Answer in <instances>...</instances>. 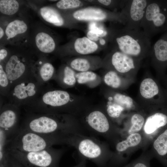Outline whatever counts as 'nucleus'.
I'll return each instance as SVG.
<instances>
[{"mask_svg":"<svg viewBox=\"0 0 167 167\" xmlns=\"http://www.w3.org/2000/svg\"><path fill=\"white\" fill-rule=\"evenodd\" d=\"M35 87V85L32 83H22L15 87L14 95L20 100L33 96L36 93Z\"/></svg>","mask_w":167,"mask_h":167,"instance_id":"21","label":"nucleus"},{"mask_svg":"<svg viewBox=\"0 0 167 167\" xmlns=\"http://www.w3.org/2000/svg\"><path fill=\"white\" fill-rule=\"evenodd\" d=\"M167 125V114L162 112H158L147 118L144 125V130L146 134H150Z\"/></svg>","mask_w":167,"mask_h":167,"instance_id":"15","label":"nucleus"},{"mask_svg":"<svg viewBox=\"0 0 167 167\" xmlns=\"http://www.w3.org/2000/svg\"><path fill=\"white\" fill-rule=\"evenodd\" d=\"M63 138L62 144L74 147L78 153L86 158L100 159L105 156L107 153L106 148L101 141L81 130H74Z\"/></svg>","mask_w":167,"mask_h":167,"instance_id":"4","label":"nucleus"},{"mask_svg":"<svg viewBox=\"0 0 167 167\" xmlns=\"http://www.w3.org/2000/svg\"><path fill=\"white\" fill-rule=\"evenodd\" d=\"M132 125L128 131L130 134L135 133L142 128L144 122V118L139 114L133 115L131 118Z\"/></svg>","mask_w":167,"mask_h":167,"instance_id":"28","label":"nucleus"},{"mask_svg":"<svg viewBox=\"0 0 167 167\" xmlns=\"http://www.w3.org/2000/svg\"><path fill=\"white\" fill-rule=\"evenodd\" d=\"M15 167H19V166Z\"/></svg>","mask_w":167,"mask_h":167,"instance_id":"43","label":"nucleus"},{"mask_svg":"<svg viewBox=\"0 0 167 167\" xmlns=\"http://www.w3.org/2000/svg\"><path fill=\"white\" fill-rule=\"evenodd\" d=\"M89 28L90 31L97 34L99 37L105 36L107 34V32L106 31L98 28L96 26V24L94 23H92L90 24Z\"/></svg>","mask_w":167,"mask_h":167,"instance_id":"35","label":"nucleus"},{"mask_svg":"<svg viewBox=\"0 0 167 167\" xmlns=\"http://www.w3.org/2000/svg\"><path fill=\"white\" fill-rule=\"evenodd\" d=\"M140 28L149 38L167 31L166 0H149Z\"/></svg>","mask_w":167,"mask_h":167,"instance_id":"5","label":"nucleus"},{"mask_svg":"<svg viewBox=\"0 0 167 167\" xmlns=\"http://www.w3.org/2000/svg\"><path fill=\"white\" fill-rule=\"evenodd\" d=\"M80 127L84 132L91 136L105 137L110 131V125L103 112L94 110L87 115L85 123Z\"/></svg>","mask_w":167,"mask_h":167,"instance_id":"8","label":"nucleus"},{"mask_svg":"<svg viewBox=\"0 0 167 167\" xmlns=\"http://www.w3.org/2000/svg\"><path fill=\"white\" fill-rule=\"evenodd\" d=\"M9 79L6 72L3 67L0 65V85L3 87H6L8 84Z\"/></svg>","mask_w":167,"mask_h":167,"instance_id":"34","label":"nucleus"},{"mask_svg":"<svg viewBox=\"0 0 167 167\" xmlns=\"http://www.w3.org/2000/svg\"><path fill=\"white\" fill-rule=\"evenodd\" d=\"M74 71L69 66H66L64 69L63 81L66 84L72 86L76 83V77Z\"/></svg>","mask_w":167,"mask_h":167,"instance_id":"32","label":"nucleus"},{"mask_svg":"<svg viewBox=\"0 0 167 167\" xmlns=\"http://www.w3.org/2000/svg\"><path fill=\"white\" fill-rule=\"evenodd\" d=\"M153 145L158 155L163 158L165 157V164H166L165 157L167 155V128L159 135L154 141Z\"/></svg>","mask_w":167,"mask_h":167,"instance_id":"23","label":"nucleus"},{"mask_svg":"<svg viewBox=\"0 0 167 167\" xmlns=\"http://www.w3.org/2000/svg\"><path fill=\"white\" fill-rule=\"evenodd\" d=\"M27 29V25L24 21L16 19L7 25L5 29V33L8 38H12L18 35L25 33Z\"/></svg>","mask_w":167,"mask_h":167,"instance_id":"20","label":"nucleus"},{"mask_svg":"<svg viewBox=\"0 0 167 167\" xmlns=\"http://www.w3.org/2000/svg\"><path fill=\"white\" fill-rule=\"evenodd\" d=\"M149 0H126L122 13L124 15L126 22L124 28L138 30L144 17Z\"/></svg>","mask_w":167,"mask_h":167,"instance_id":"7","label":"nucleus"},{"mask_svg":"<svg viewBox=\"0 0 167 167\" xmlns=\"http://www.w3.org/2000/svg\"><path fill=\"white\" fill-rule=\"evenodd\" d=\"M97 45L86 37L79 38L75 40L74 48L78 53L87 54L93 53L97 49Z\"/></svg>","mask_w":167,"mask_h":167,"instance_id":"18","label":"nucleus"},{"mask_svg":"<svg viewBox=\"0 0 167 167\" xmlns=\"http://www.w3.org/2000/svg\"><path fill=\"white\" fill-rule=\"evenodd\" d=\"M75 77L79 84H83L95 80L97 75L95 73L88 71L78 73L76 74Z\"/></svg>","mask_w":167,"mask_h":167,"instance_id":"30","label":"nucleus"},{"mask_svg":"<svg viewBox=\"0 0 167 167\" xmlns=\"http://www.w3.org/2000/svg\"><path fill=\"white\" fill-rule=\"evenodd\" d=\"M104 81L107 85L115 88H119L122 83L119 76L115 72L113 71H109L105 75Z\"/></svg>","mask_w":167,"mask_h":167,"instance_id":"25","label":"nucleus"},{"mask_svg":"<svg viewBox=\"0 0 167 167\" xmlns=\"http://www.w3.org/2000/svg\"><path fill=\"white\" fill-rule=\"evenodd\" d=\"M117 33L114 40L119 51L137 59L150 54V38L142 29L131 30L124 28Z\"/></svg>","mask_w":167,"mask_h":167,"instance_id":"1","label":"nucleus"},{"mask_svg":"<svg viewBox=\"0 0 167 167\" xmlns=\"http://www.w3.org/2000/svg\"><path fill=\"white\" fill-rule=\"evenodd\" d=\"M108 16L105 11L99 8L92 7L78 10L73 14L74 18L79 20H103L106 19Z\"/></svg>","mask_w":167,"mask_h":167,"instance_id":"14","label":"nucleus"},{"mask_svg":"<svg viewBox=\"0 0 167 167\" xmlns=\"http://www.w3.org/2000/svg\"><path fill=\"white\" fill-rule=\"evenodd\" d=\"M57 142L54 138L19 128L16 134L8 142L5 150L37 152L58 144Z\"/></svg>","mask_w":167,"mask_h":167,"instance_id":"3","label":"nucleus"},{"mask_svg":"<svg viewBox=\"0 0 167 167\" xmlns=\"http://www.w3.org/2000/svg\"><path fill=\"white\" fill-rule=\"evenodd\" d=\"M4 34V32L3 29L0 27V38L1 39L3 36Z\"/></svg>","mask_w":167,"mask_h":167,"instance_id":"40","label":"nucleus"},{"mask_svg":"<svg viewBox=\"0 0 167 167\" xmlns=\"http://www.w3.org/2000/svg\"><path fill=\"white\" fill-rule=\"evenodd\" d=\"M70 65L73 69L81 72L88 71L90 67L89 61L81 58L74 59L71 62Z\"/></svg>","mask_w":167,"mask_h":167,"instance_id":"27","label":"nucleus"},{"mask_svg":"<svg viewBox=\"0 0 167 167\" xmlns=\"http://www.w3.org/2000/svg\"><path fill=\"white\" fill-rule=\"evenodd\" d=\"M98 2L104 6H109L112 3V1L111 0H99Z\"/></svg>","mask_w":167,"mask_h":167,"instance_id":"39","label":"nucleus"},{"mask_svg":"<svg viewBox=\"0 0 167 167\" xmlns=\"http://www.w3.org/2000/svg\"><path fill=\"white\" fill-rule=\"evenodd\" d=\"M141 137L138 133L131 134L126 139L118 143L116 146L117 151L121 152L126 150L128 148L137 146L140 142Z\"/></svg>","mask_w":167,"mask_h":167,"instance_id":"22","label":"nucleus"},{"mask_svg":"<svg viewBox=\"0 0 167 167\" xmlns=\"http://www.w3.org/2000/svg\"><path fill=\"white\" fill-rule=\"evenodd\" d=\"M130 167H131V166ZM131 167H148V166L144 162H139L133 165Z\"/></svg>","mask_w":167,"mask_h":167,"instance_id":"38","label":"nucleus"},{"mask_svg":"<svg viewBox=\"0 0 167 167\" xmlns=\"http://www.w3.org/2000/svg\"><path fill=\"white\" fill-rule=\"evenodd\" d=\"M26 66L22 60L18 56H11L6 63L5 72L9 80L15 81L24 73Z\"/></svg>","mask_w":167,"mask_h":167,"instance_id":"12","label":"nucleus"},{"mask_svg":"<svg viewBox=\"0 0 167 167\" xmlns=\"http://www.w3.org/2000/svg\"><path fill=\"white\" fill-rule=\"evenodd\" d=\"M140 91L141 96L146 99H150L158 94L159 92V87L152 79H144L140 86Z\"/></svg>","mask_w":167,"mask_h":167,"instance_id":"19","label":"nucleus"},{"mask_svg":"<svg viewBox=\"0 0 167 167\" xmlns=\"http://www.w3.org/2000/svg\"><path fill=\"white\" fill-rule=\"evenodd\" d=\"M70 96L66 92L54 90L45 93L42 97L43 102L49 106L55 108L65 105L69 102Z\"/></svg>","mask_w":167,"mask_h":167,"instance_id":"13","label":"nucleus"},{"mask_svg":"<svg viewBox=\"0 0 167 167\" xmlns=\"http://www.w3.org/2000/svg\"><path fill=\"white\" fill-rule=\"evenodd\" d=\"M35 42L38 49L43 53H51L55 48V43L53 38L45 32H41L37 34Z\"/></svg>","mask_w":167,"mask_h":167,"instance_id":"16","label":"nucleus"},{"mask_svg":"<svg viewBox=\"0 0 167 167\" xmlns=\"http://www.w3.org/2000/svg\"><path fill=\"white\" fill-rule=\"evenodd\" d=\"M54 68L52 65L49 62L44 63L40 70V76L44 81H47L50 79L54 74Z\"/></svg>","mask_w":167,"mask_h":167,"instance_id":"29","label":"nucleus"},{"mask_svg":"<svg viewBox=\"0 0 167 167\" xmlns=\"http://www.w3.org/2000/svg\"><path fill=\"white\" fill-rule=\"evenodd\" d=\"M81 2L78 0H61L56 3L57 6L61 9H67L79 7Z\"/></svg>","mask_w":167,"mask_h":167,"instance_id":"33","label":"nucleus"},{"mask_svg":"<svg viewBox=\"0 0 167 167\" xmlns=\"http://www.w3.org/2000/svg\"><path fill=\"white\" fill-rule=\"evenodd\" d=\"M56 139L71 131L80 129L78 124L69 120H60L51 115L37 116L28 120L20 127Z\"/></svg>","mask_w":167,"mask_h":167,"instance_id":"2","label":"nucleus"},{"mask_svg":"<svg viewBox=\"0 0 167 167\" xmlns=\"http://www.w3.org/2000/svg\"><path fill=\"white\" fill-rule=\"evenodd\" d=\"M137 59L118 51L113 54L111 62L117 71L124 73L136 69L137 66Z\"/></svg>","mask_w":167,"mask_h":167,"instance_id":"11","label":"nucleus"},{"mask_svg":"<svg viewBox=\"0 0 167 167\" xmlns=\"http://www.w3.org/2000/svg\"><path fill=\"white\" fill-rule=\"evenodd\" d=\"M151 54L157 66L162 71L167 66V31L151 47Z\"/></svg>","mask_w":167,"mask_h":167,"instance_id":"10","label":"nucleus"},{"mask_svg":"<svg viewBox=\"0 0 167 167\" xmlns=\"http://www.w3.org/2000/svg\"><path fill=\"white\" fill-rule=\"evenodd\" d=\"M87 36L88 38L92 41L98 40L99 37L98 35L90 30L88 32Z\"/></svg>","mask_w":167,"mask_h":167,"instance_id":"36","label":"nucleus"},{"mask_svg":"<svg viewBox=\"0 0 167 167\" xmlns=\"http://www.w3.org/2000/svg\"><path fill=\"white\" fill-rule=\"evenodd\" d=\"M100 44L102 45H104L105 43V41L103 39H101L100 40Z\"/></svg>","mask_w":167,"mask_h":167,"instance_id":"41","label":"nucleus"},{"mask_svg":"<svg viewBox=\"0 0 167 167\" xmlns=\"http://www.w3.org/2000/svg\"><path fill=\"white\" fill-rule=\"evenodd\" d=\"M63 149H56L52 147L41 151L23 152L15 150L6 149L20 162L32 167H50L55 160L63 153Z\"/></svg>","mask_w":167,"mask_h":167,"instance_id":"6","label":"nucleus"},{"mask_svg":"<svg viewBox=\"0 0 167 167\" xmlns=\"http://www.w3.org/2000/svg\"><path fill=\"white\" fill-rule=\"evenodd\" d=\"M113 102L122 106L125 110L131 109L133 105V101L131 97L120 93L115 95Z\"/></svg>","mask_w":167,"mask_h":167,"instance_id":"26","label":"nucleus"},{"mask_svg":"<svg viewBox=\"0 0 167 167\" xmlns=\"http://www.w3.org/2000/svg\"><path fill=\"white\" fill-rule=\"evenodd\" d=\"M18 114L15 110L7 109L2 111L0 115V130L3 131L9 141L17 132Z\"/></svg>","mask_w":167,"mask_h":167,"instance_id":"9","label":"nucleus"},{"mask_svg":"<svg viewBox=\"0 0 167 167\" xmlns=\"http://www.w3.org/2000/svg\"><path fill=\"white\" fill-rule=\"evenodd\" d=\"M7 52L6 50L4 49H1L0 50V61L3 60L7 56Z\"/></svg>","mask_w":167,"mask_h":167,"instance_id":"37","label":"nucleus"},{"mask_svg":"<svg viewBox=\"0 0 167 167\" xmlns=\"http://www.w3.org/2000/svg\"><path fill=\"white\" fill-rule=\"evenodd\" d=\"M41 17L46 22L57 26H62L64 20L60 14L54 9L49 6H44L40 9Z\"/></svg>","mask_w":167,"mask_h":167,"instance_id":"17","label":"nucleus"},{"mask_svg":"<svg viewBox=\"0 0 167 167\" xmlns=\"http://www.w3.org/2000/svg\"><path fill=\"white\" fill-rule=\"evenodd\" d=\"M125 110L123 107L113 101L109 102L107 106V111L108 114L113 118L119 117Z\"/></svg>","mask_w":167,"mask_h":167,"instance_id":"31","label":"nucleus"},{"mask_svg":"<svg viewBox=\"0 0 167 167\" xmlns=\"http://www.w3.org/2000/svg\"><path fill=\"white\" fill-rule=\"evenodd\" d=\"M18 2L15 0H1L0 11L2 13L11 15L16 13L19 10Z\"/></svg>","mask_w":167,"mask_h":167,"instance_id":"24","label":"nucleus"},{"mask_svg":"<svg viewBox=\"0 0 167 167\" xmlns=\"http://www.w3.org/2000/svg\"><path fill=\"white\" fill-rule=\"evenodd\" d=\"M166 4H167V0H166Z\"/></svg>","mask_w":167,"mask_h":167,"instance_id":"42","label":"nucleus"}]
</instances>
